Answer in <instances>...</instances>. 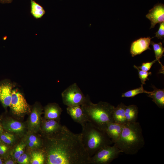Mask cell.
<instances>
[{
    "instance_id": "8fae6325",
    "label": "cell",
    "mask_w": 164,
    "mask_h": 164,
    "mask_svg": "<svg viewBox=\"0 0 164 164\" xmlns=\"http://www.w3.org/2000/svg\"><path fill=\"white\" fill-rule=\"evenodd\" d=\"M151 39L149 37L141 38L133 42L130 49L132 56L140 54L147 50H151L149 45Z\"/></svg>"
},
{
    "instance_id": "5b68a950",
    "label": "cell",
    "mask_w": 164,
    "mask_h": 164,
    "mask_svg": "<svg viewBox=\"0 0 164 164\" xmlns=\"http://www.w3.org/2000/svg\"><path fill=\"white\" fill-rule=\"evenodd\" d=\"M122 153L115 145L105 146L90 157V164H109Z\"/></svg>"
},
{
    "instance_id": "83f0119b",
    "label": "cell",
    "mask_w": 164,
    "mask_h": 164,
    "mask_svg": "<svg viewBox=\"0 0 164 164\" xmlns=\"http://www.w3.org/2000/svg\"><path fill=\"white\" fill-rule=\"evenodd\" d=\"M134 67L138 71L139 77L140 79L142 84H145V81L147 80H149L148 76L151 75V72L145 71L140 70L135 65L134 66Z\"/></svg>"
},
{
    "instance_id": "4dcf8cb0",
    "label": "cell",
    "mask_w": 164,
    "mask_h": 164,
    "mask_svg": "<svg viewBox=\"0 0 164 164\" xmlns=\"http://www.w3.org/2000/svg\"><path fill=\"white\" fill-rule=\"evenodd\" d=\"M155 36L158 39H163L164 37V22L160 23L158 30L155 33Z\"/></svg>"
},
{
    "instance_id": "e575fe53",
    "label": "cell",
    "mask_w": 164,
    "mask_h": 164,
    "mask_svg": "<svg viewBox=\"0 0 164 164\" xmlns=\"http://www.w3.org/2000/svg\"><path fill=\"white\" fill-rule=\"evenodd\" d=\"M5 158L0 156V164H4Z\"/></svg>"
},
{
    "instance_id": "ba28073f",
    "label": "cell",
    "mask_w": 164,
    "mask_h": 164,
    "mask_svg": "<svg viewBox=\"0 0 164 164\" xmlns=\"http://www.w3.org/2000/svg\"><path fill=\"white\" fill-rule=\"evenodd\" d=\"M43 108L38 103H36L31 110L30 113L27 121L28 131L36 133L40 130Z\"/></svg>"
},
{
    "instance_id": "3957f363",
    "label": "cell",
    "mask_w": 164,
    "mask_h": 164,
    "mask_svg": "<svg viewBox=\"0 0 164 164\" xmlns=\"http://www.w3.org/2000/svg\"><path fill=\"white\" fill-rule=\"evenodd\" d=\"M145 144L142 129L140 123L137 122L127 123L123 125L120 137L114 144L122 153L130 155L136 154Z\"/></svg>"
},
{
    "instance_id": "30bf717a",
    "label": "cell",
    "mask_w": 164,
    "mask_h": 164,
    "mask_svg": "<svg viewBox=\"0 0 164 164\" xmlns=\"http://www.w3.org/2000/svg\"><path fill=\"white\" fill-rule=\"evenodd\" d=\"M151 23L150 29L154 28L157 23L164 22V5L161 3L155 4L146 15Z\"/></svg>"
},
{
    "instance_id": "9a60e30c",
    "label": "cell",
    "mask_w": 164,
    "mask_h": 164,
    "mask_svg": "<svg viewBox=\"0 0 164 164\" xmlns=\"http://www.w3.org/2000/svg\"><path fill=\"white\" fill-rule=\"evenodd\" d=\"M68 114L75 122L81 126L84 125L88 121L80 105L67 106L66 108Z\"/></svg>"
},
{
    "instance_id": "5bb4252c",
    "label": "cell",
    "mask_w": 164,
    "mask_h": 164,
    "mask_svg": "<svg viewBox=\"0 0 164 164\" xmlns=\"http://www.w3.org/2000/svg\"><path fill=\"white\" fill-rule=\"evenodd\" d=\"M43 110L44 118L60 122L63 110L58 104L55 103H49L44 107Z\"/></svg>"
},
{
    "instance_id": "603a6c76",
    "label": "cell",
    "mask_w": 164,
    "mask_h": 164,
    "mask_svg": "<svg viewBox=\"0 0 164 164\" xmlns=\"http://www.w3.org/2000/svg\"><path fill=\"white\" fill-rule=\"evenodd\" d=\"M31 14L36 19L41 18L45 13L43 8L33 0H31Z\"/></svg>"
},
{
    "instance_id": "f546056e",
    "label": "cell",
    "mask_w": 164,
    "mask_h": 164,
    "mask_svg": "<svg viewBox=\"0 0 164 164\" xmlns=\"http://www.w3.org/2000/svg\"><path fill=\"white\" fill-rule=\"evenodd\" d=\"M157 61L155 59L151 62L143 63L141 66L137 67L140 70L145 71H149L153 64Z\"/></svg>"
},
{
    "instance_id": "ac0fdd59",
    "label": "cell",
    "mask_w": 164,
    "mask_h": 164,
    "mask_svg": "<svg viewBox=\"0 0 164 164\" xmlns=\"http://www.w3.org/2000/svg\"><path fill=\"white\" fill-rule=\"evenodd\" d=\"M126 106L124 103L121 102L116 107H114L112 114L114 122L122 125L127 123L125 115Z\"/></svg>"
},
{
    "instance_id": "9c48e42d",
    "label": "cell",
    "mask_w": 164,
    "mask_h": 164,
    "mask_svg": "<svg viewBox=\"0 0 164 164\" xmlns=\"http://www.w3.org/2000/svg\"><path fill=\"white\" fill-rule=\"evenodd\" d=\"M14 84L9 80L0 82V101L5 108L9 107Z\"/></svg>"
},
{
    "instance_id": "6da1fadb",
    "label": "cell",
    "mask_w": 164,
    "mask_h": 164,
    "mask_svg": "<svg viewBox=\"0 0 164 164\" xmlns=\"http://www.w3.org/2000/svg\"><path fill=\"white\" fill-rule=\"evenodd\" d=\"M43 148L47 164H90V157L83 145L81 133L66 126L53 134L43 135Z\"/></svg>"
},
{
    "instance_id": "d4e9b609",
    "label": "cell",
    "mask_w": 164,
    "mask_h": 164,
    "mask_svg": "<svg viewBox=\"0 0 164 164\" xmlns=\"http://www.w3.org/2000/svg\"><path fill=\"white\" fill-rule=\"evenodd\" d=\"M16 139L15 134L6 131H4L0 136V140L10 146L15 143Z\"/></svg>"
},
{
    "instance_id": "e0dca14e",
    "label": "cell",
    "mask_w": 164,
    "mask_h": 164,
    "mask_svg": "<svg viewBox=\"0 0 164 164\" xmlns=\"http://www.w3.org/2000/svg\"><path fill=\"white\" fill-rule=\"evenodd\" d=\"M123 125L114 122L109 123L105 132L114 144L119 139L122 131Z\"/></svg>"
},
{
    "instance_id": "4fadbf2b",
    "label": "cell",
    "mask_w": 164,
    "mask_h": 164,
    "mask_svg": "<svg viewBox=\"0 0 164 164\" xmlns=\"http://www.w3.org/2000/svg\"><path fill=\"white\" fill-rule=\"evenodd\" d=\"M63 125L59 122L54 120L42 118L40 130L43 135H50L60 130Z\"/></svg>"
},
{
    "instance_id": "d6986e66",
    "label": "cell",
    "mask_w": 164,
    "mask_h": 164,
    "mask_svg": "<svg viewBox=\"0 0 164 164\" xmlns=\"http://www.w3.org/2000/svg\"><path fill=\"white\" fill-rule=\"evenodd\" d=\"M30 151V164H46V154L45 151L43 147L40 149Z\"/></svg>"
},
{
    "instance_id": "ffe728a7",
    "label": "cell",
    "mask_w": 164,
    "mask_h": 164,
    "mask_svg": "<svg viewBox=\"0 0 164 164\" xmlns=\"http://www.w3.org/2000/svg\"><path fill=\"white\" fill-rule=\"evenodd\" d=\"M154 90L148 94V97L151 98L152 101L160 108H164V90L160 89L152 86Z\"/></svg>"
},
{
    "instance_id": "4316f807",
    "label": "cell",
    "mask_w": 164,
    "mask_h": 164,
    "mask_svg": "<svg viewBox=\"0 0 164 164\" xmlns=\"http://www.w3.org/2000/svg\"><path fill=\"white\" fill-rule=\"evenodd\" d=\"M11 152L10 146L0 140V156L5 159L10 155Z\"/></svg>"
},
{
    "instance_id": "7402d4cb",
    "label": "cell",
    "mask_w": 164,
    "mask_h": 164,
    "mask_svg": "<svg viewBox=\"0 0 164 164\" xmlns=\"http://www.w3.org/2000/svg\"><path fill=\"white\" fill-rule=\"evenodd\" d=\"M150 44L153 46L156 60L160 64L162 68V72L163 73L164 66L160 61V59L163 56V53L164 52V48L162 46V43L161 42L158 43H155L152 41H151Z\"/></svg>"
},
{
    "instance_id": "836d02e7",
    "label": "cell",
    "mask_w": 164,
    "mask_h": 164,
    "mask_svg": "<svg viewBox=\"0 0 164 164\" xmlns=\"http://www.w3.org/2000/svg\"><path fill=\"white\" fill-rule=\"evenodd\" d=\"M12 0H0V3H9L12 1Z\"/></svg>"
},
{
    "instance_id": "7a4b0ae2",
    "label": "cell",
    "mask_w": 164,
    "mask_h": 164,
    "mask_svg": "<svg viewBox=\"0 0 164 164\" xmlns=\"http://www.w3.org/2000/svg\"><path fill=\"white\" fill-rule=\"evenodd\" d=\"M86 96L85 102L81 107L88 122L105 131L108 124L114 122L112 114L114 106L102 101L94 104L91 101L89 96Z\"/></svg>"
},
{
    "instance_id": "8992f818",
    "label": "cell",
    "mask_w": 164,
    "mask_h": 164,
    "mask_svg": "<svg viewBox=\"0 0 164 164\" xmlns=\"http://www.w3.org/2000/svg\"><path fill=\"white\" fill-rule=\"evenodd\" d=\"M63 104L67 106H81L86 101L87 96L83 94L77 84L74 83L61 93Z\"/></svg>"
},
{
    "instance_id": "2e32d148",
    "label": "cell",
    "mask_w": 164,
    "mask_h": 164,
    "mask_svg": "<svg viewBox=\"0 0 164 164\" xmlns=\"http://www.w3.org/2000/svg\"><path fill=\"white\" fill-rule=\"evenodd\" d=\"M36 133L28 131L25 135L23 140L26 147L30 150L40 149L43 147V139Z\"/></svg>"
},
{
    "instance_id": "d6a6232c",
    "label": "cell",
    "mask_w": 164,
    "mask_h": 164,
    "mask_svg": "<svg viewBox=\"0 0 164 164\" xmlns=\"http://www.w3.org/2000/svg\"><path fill=\"white\" fill-rule=\"evenodd\" d=\"M2 124L1 117L0 116V136L2 132L4 131Z\"/></svg>"
},
{
    "instance_id": "7c38bea8",
    "label": "cell",
    "mask_w": 164,
    "mask_h": 164,
    "mask_svg": "<svg viewBox=\"0 0 164 164\" xmlns=\"http://www.w3.org/2000/svg\"><path fill=\"white\" fill-rule=\"evenodd\" d=\"M2 124L5 131L18 135H22L26 130L23 123L11 118L2 121Z\"/></svg>"
},
{
    "instance_id": "484cf974",
    "label": "cell",
    "mask_w": 164,
    "mask_h": 164,
    "mask_svg": "<svg viewBox=\"0 0 164 164\" xmlns=\"http://www.w3.org/2000/svg\"><path fill=\"white\" fill-rule=\"evenodd\" d=\"M142 84L141 87L138 88L128 91L123 93L121 95L122 97H133L136 95L141 93H145L149 94L151 92L145 90L143 87Z\"/></svg>"
},
{
    "instance_id": "cb8c5ba5",
    "label": "cell",
    "mask_w": 164,
    "mask_h": 164,
    "mask_svg": "<svg viewBox=\"0 0 164 164\" xmlns=\"http://www.w3.org/2000/svg\"><path fill=\"white\" fill-rule=\"evenodd\" d=\"M26 147V143L23 140L20 142L12 151H11L10 155L12 158L16 161L17 159L24 152Z\"/></svg>"
},
{
    "instance_id": "44dd1931",
    "label": "cell",
    "mask_w": 164,
    "mask_h": 164,
    "mask_svg": "<svg viewBox=\"0 0 164 164\" xmlns=\"http://www.w3.org/2000/svg\"><path fill=\"white\" fill-rule=\"evenodd\" d=\"M138 113V108L134 104L126 106L125 115L127 123H133L137 122Z\"/></svg>"
},
{
    "instance_id": "52a82bcc",
    "label": "cell",
    "mask_w": 164,
    "mask_h": 164,
    "mask_svg": "<svg viewBox=\"0 0 164 164\" xmlns=\"http://www.w3.org/2000/svg\"><path fill=\"white\" fill-rule=\"evenodd\" d=\"M9 107L13 114L18 116L29 113L31 110L23 94L16 88L12 90Z\"/></svg>"
},
{
    "instance_id": "f1b7e54d",
    "label": "cell",
    "mask_w": 164,
    "mask_h": 164,
    "mask_svg": "<svg viewBox=\"0 0 164 164\" xmlns=\"http://www.w3.org/2000/svg\"><path fill=\"white\" fill-rule=\"evenodd\" d=\"M30 162V154L25 152L16 160L17 163L19 164H29Z\"/></svg>"
},
{
    "instance_id": "1f68e13d",
    "label": "cell",
    "mask_w": 164,
    "mask_h": 164,
    "mask_svg": "<svg viewBox=\"0 0 164 164\" xmlns=\"http://www.w3.org/2000/svg\"><path fill=\"white\" fill-rule=\"evenodd\" d=\"M10 155L5 159L4 164H15L16 163V161L11 156V157H10Z\"/></svg>"
},
{
    "instance_id": "277c9868",
    "label": "cell",
    "mask_w": 164,
    "mask_h": 164,
    "mask_svg": "<svg viewBox=\"0 0 164 164\" xmlns=\"http://www.w3.org/2000/svg\"><path fill=\"white\" fill-rule=\"evenodd\" d=\"M82 127V141L90 157L102 148L113 143L105 131L91 123L87 122Z\"/></svg>"
}]
</instances>
